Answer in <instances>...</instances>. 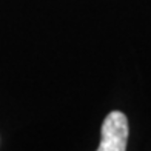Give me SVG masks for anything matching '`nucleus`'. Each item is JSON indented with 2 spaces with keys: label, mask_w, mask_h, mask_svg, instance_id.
<instances>
[{
  "label": "nucleus",
  "mask_w": 151,
  "mask_h": 151,
  "mask_svg": "<svg viewBox=\"0 0 151 151\" xmlns=\"http://www.w3.org/2000/svg\"><path fill=\"white\" fill-rule=\"evenodd\" d=\"M129 125L128 117L122 111L108 113L100 128V143L97 151H125L128 145Z\"/></svg>",
  "instance_id": "f257e3e1"
}]
</instances>
